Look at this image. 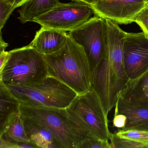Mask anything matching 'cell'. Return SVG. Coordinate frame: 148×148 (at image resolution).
<instances>
[{
  "label": "cell",
  "instance_id": "cell-1",
  "mask_svg": "<svg viewBox=\"0 0 148 148\" xmlns=\"http://www.w3.org/2000/svg\"><path fill=\"white\" fill-rule=\"evenodd\" d=\"M104 52L92 79V88L97 93L106 114L115 107L120 92L129 78L125 69L123 49L126 32L118 24L105 19Z\"/></svg>",
  "mask_w": 148,
  "mask_h": 148
},
{
  "label": "cell",
  "instance_id": "cell-2",
  "mask_svg": "<svg viewBox=\"0 0 148 148\" xmlns=\"http://www.w3.org/2000/svg\"><path fill=\"white\" fill-rule=\"evenodd\" d=\"M43 56L48 76L65 84L78 95L91 90L92 72L89 60L83 47L70 36L60 50Z\"/></svg>",
  "mask_w": 148,
  "mask_h": 148
},
{
  "label": "cell",
  "instance_id": "cell-3",
  "mask_svg": "<svg viewBox=\"0 0 148 148\" xmlns=\"http://www.w3.org/2000/svg\"><path fill=\"white\" fill-rule=\"evenodd\" d=\"M7 86L21 104L32 107L66 109L78 95L65 84L49 76L33 84Z\"/></svg>",
  "mask_w": 148,
  "mask_h": 148
},
{
  "label": "cell",
  "instance_id": "cell-4",
  "mask_svg": "<svg viewBox=\"0 0 148 148\" xmlns=\"http://www.w3.org/2000/svg\"><path fill=\"white\" fill-rule=\"evenodd\" d=\"M9 52L7 62L0 70V82L7 86L33 84L48 76L44 56L29 45Z\"/></svg>",
  "mask_w": 148,
  "mask_h": 148
},
{
  "label": "cell",
  "instance_id": "cell-5",
  "mask_svg": "<svg viewBox=\"0 0 148 148\" xmlns=\"http://www.w3.org/2000/svg\"><path fill=\"white\" fill-rule=\"evenodd\" d=\"M20 111L48 129L62 148H79L87 137L79 126L69 116L66 109L36 107L21 104Z\"/></svg>",
  "mask_w": 148,
  "mask_h": 148
},
{
  "label": "cell",
  "instance_id": "cell-6",
  "mask_svg": "<svg viewBox=\"0 0 148 148\" xmlns=\"http://www.w3.org/2000/svg\"><path fill=\"white\" fill-rule=\"evenodd\" d=\"M66 110L87 137L110 140L112 133L109 130L108 116L93 88L86 93L77 95Z\"/></svg>",
  "mask_w": 148,
  "mask_h": 148
},
{
  "label": "cell",
  "instance_id": "cell-7",
  "mask_svg": "<svg viewBox=\"0 0 148 148\" xmlns=\"http://www.w3.org/2000/svg\"><path fill=\"white\" fill-rule=\"evenodd\" d=\"M94 14L91 6L74 1L61 3L46 13L34 19L41 27L64 32H71L89 20Z\"/></svg>",
  "mask_w": 148,
  "mask_h": 148
},
{
  "label": "cell",
  "instance_id": "cell-8",
  "mask_svg": "<svg viewBox=\"0 0 148 148\" xmlns=\"http://www.w3.org/2000/svg\"><path fill=\"white\" fill-rule=\"evenodd\" d=\"M106 34L105 19L95 15L68 34L75 42L84 48L90 64L92 79L103 55Z\"/></svg>",
  "mask_w": 148,
  "mask_h": 148
},
{
  "label": "cell",
  "instance_id": "cell-9",
  "mask_svg": "<svg viewBox=\"0 0 148 148\" xmlns=\"http://www.w3.org/2000/svg\"><path fill=\"white\" fill-rule=\"evenodd\" d=\"M123 57L129 80L138 77L148 69V38L143 32H126Z\"/></svg>",
  "mask_w": 148,
  "mask_h": 148
},
{
  "label": "cell",
  "instance_id": "cell-10",
  "mask_svg": "<svg viewBox=\"0 0 148 148\" xmlns=\"http://www.w3.org/2000/svg\"><path fill=\"white\" fill-rule=\"evenodd\" d=\"M145 0H99L92 7L95 15L118 24L134 22L136 15L147 5Z\"/></svg>",
  "mask_w": 148,
  "mask_h": 148
},
{
  "label": "cell",
  "instance_id": "cell-11",
  "mask_svg": "<svg viewBox=\"0 0 148 148\" xmlns=\"http://www.w3.org/2000/svg\"><path fill=\"white\" fill-rule=\"evenodd\" d=\"M115 108V113L123 114L127 118L122 130L148 131V105L134 104L119 96Z\"/></svg>",
  "mask_w": 148,
  "mask_h": 148
},
{
  "label": "cell",
  "instance_id": "cell-12",
  "mask_svg": "<svg viewBox=\"0 0 148 148\" xmlns=\"http://www.w3.org/2000/svg\"><path fill=\"white\" fill-rule=\"evenodd\" d=\"M68 37L65 32L41 27L29 45L42 55H47L62 48Z\"/></svg>",
  "mask_w": 148,
  "mask_h": 148
},
{
  "label": "cell",
  "instance_id": "cell-13",
  "mask_svg": "<svg viewBox=\"0 0 148 148\" xmlns=\"http://www.w3.org/2000/svg\"><path fill=\"white\" fill-rule=\"evenodd\" d=\"M23 116L26 132L31 143L38 148H62L48 129L29 118Z\"/></svg>",
  "mask_w": 148,
  "mask_h": 148
},
{
  "label": "cell",
  "instance_id": "cell-14",
  "mask_svg": "<svg viewBox=\"0 0 148 148\" xmlns=\"http://www.w3.org/2000/svg\"><path fill=\"white\" fill-rule=\"evenodd\" d=\"M120 97L138 105H148V68L138 77L127 82Z\"/></svg>",
  "mask_w": 148,
  "mask_h": 148
},
{
  "label": "cell",
  "instance_id": "cell-15",
  "mask_svg": "<svg viewBox=\"0 0 148 148\" xmlns=\"http://www.w3.org/2000/svg\"><path fill=\"white\" fill-rule=\"evenodd\" d=\"M60 3L59 0H27L18 11V19L22 24L32 22L34 19L46 13Z\"/></svg>",
  "mask_w": 148,
  "mask_h": 148
},
{
  "label": "cell",
  "instance_id": "cell-16",
  "mask_svg": "<svg viewBox=\"0 0 148 148\" xmlns=\"http://www.w3.org/2000/svg\"><path fill=\"white\" fill-rule=\"evenodd\" d=\"M0 129H2L9 119L20 112V103L12 94L8 87L0 82Z\"/></svg>",
  "mask_w": 148,
  "mask_h": 148
},
{
  "label": "cell",
  "instance_id": "cell-17",
  "mask_svg": "<svg viewBox=\"0 0 148 148\" xmlns=\"http://www.w3.org/2000/svg\"><path fill=\"white\" fill-rule=\"evenodd\" d=\"M0 136L15 143H31L27 135L23 116L20 111L9 119L5 125L0 129Z\"/></svg>",
  "mask_w": 148,
  "mask_h": 148
},
{
  "label": "cell",
  "instance_id": "cell-18",
  "mask_svg": "<svg viewBox=\"0 0 148 148\" xmlns=\"http://www.w3.org/2000/svg\"><path fill=\"white\" fill-rule=\"evenodd\" d=\"M118 136L130 139L141 143L148 148V131L138 130H123L118 129L115 133Z\"/></svg>",
  "mask_w": 148,
  "mask_h": 148
},
{
  "label": "cell",
  "instance_id": "cell-19",
  "mask_svg": "<svg viewBox=\"0 0 148 148\" xmlns=\"http://www.w3.org/2000/svg\"><path fill=\"white\" fill-rule=\"evenodd\" d=\"M110 140L111 148H148L141 143L119 137L116 133H111Z\"/></svg>",
  "mask_w": 148,
  "mask_h": 148
},
{
  "label": "cell",
  "instance_id": "cell-20",
  "mask_svg": "<svg viewBox=\"0 0 148 148\" xmlns=\"http://www.w3.org/2000/svg\"><path fill=\"white\" fill-rule=\"evenodd\" d=\"M79 148H111L109 140H103L93 137H87Z\"/></svg>",
  "mask_w": 148,
  "mask_h": 148
},
{
  "label": "cell",
  "instance_id": "cell-21",
  "mask_svg": "<svg viewBox=\"0 0 148 148\" xmlns=\"http://www.w3.org/2000/svg\"><path fill=\"white\" fill-rule=\"evenodd\" d=\"M15 9L13 5L4 0H0V30L4 27L13 11Z\"/></svg>",
  "mask_w": 148,
  "mask_h": 148
},
{
  "label": "cell",
  "instance_id": "cell-22",
  "mask_svg": "<svg viewBox=\"0 0 148 148\" xmlns=\"http://www.w3.org/2000/svg\"><path fill=\"white\" fill-rule=\"evenodd\" d=\"M134 22L138 25L148 38V3L136 15L134 19Z\"/></svg>",
  "mask_w": 148,
  "mask_h": 148
},
{
  "label": "cell",
  "instance_id": "cell-23",
  "mask_svg": "<svg viewBox=\"0 0 148 148\" xmlns=\"http://www.w3.org/2000/svg\"><path fill=\"white\" fill-rule=\"evenodd\" d=\"M127 118L125 115L115 113L113 119V125L118 129H123L126 124Z\"/></svg>",
  "mask_w": 148,
  "mask_h": 148
},
{
  "label": "cell",
  "instance_id": "cell-24",
  "mask_svg": "<svg viewBox=\"0 0 148 148\" xmlns=\"http://www.w3.org/2000/svg\"><path fill=\"white\" fill-rule=\"evenodd\" d=\"M0 148H18V143H15L3 136H0Z\"/></svg>",
  "mask_w": 148,
  "mask_h": 148
},
{
  "label": "cell",
  "instance_id": "cell-25",
  "mask_svg": "<svg viewBox=\"0 0 148 148\" xmlns=\"http://www.w3.org/2000/svg\"><path fill=\"white\" fill-rule=\"evenodd\" d=\"M9 56V52L5 51H0V70H1L6 64Z\"/></svg>",
  "mask_w": 148,
  "mask_h": 148
},
{
  "label": "cell",
  "instance_id": "cell-26",
  "mask_svg": "<svg viewBox=\"0 0 148 148\" xmlns=\"http://www.w3.org/2000/svg\"><path fill=\"white\" fill-rule=\"evenodd\" d=\"M76 2H81L89 5L90 6L92 7L96 5L98 2L99 0H72Z\"/></svg>",
  "mask_w": 148,
  "mask_h": 148
},
{
  "label": "cell",
  "instance_id": "cell-27",
  "mask_svg": "<svg viewBox=\"0 0 148 148\" xmlns=\"http://www.w3.org/2000/svg\"><path fill=\"white\" fill-rule=\"evenodd\" d=\"M8 43H6L3 40L2 38V34H1V38H0V51H5L6 48L8 47Z\"/></svg>",
  "mask_w": 148,
  "mask_h": 148
},
{
  "label": "cell",
  "instance_id": "cell-28",
  "mask_svg": "<svg viewBox=\"0 0 148 148\" xmlns=\"http://www.w3.org/2000/svg\"><path fill=\"white\" fill-rule=\"evenodd\" d=\"M27 0H15L13 6L15 8L21 6Z\"/></svg>",
  "mask_w": 148,
  "mask_h": 148
},
{
  "label": "cell",
  "instance_id": "cell-29",
  "mask_svg": "<svg viewBox=\"0 0 148 148\" xmlns=\"http://www.w3.org/2000/svg\"><path fill=\"white\" fill-rule=\"evenodd\" d=\"M4 1L8 2V3H10V4H12V5H13L14 2H15V0H4Z\"/></svg>",
  "mask_w": 148,
  "mask_h": 148
},
{
  "label": "cell",
  "instance_id": "cell-30",
  "mask_svg": "<svg viewBox=\"0 0 148 148\" xmlns=\"http://www.w3.org/2000/svg\"><path fill=\"white\" fill-rule=\"evenodd\" d=\"M145 1H146V2H147V3H148V0H145Z\"/></svg>",
  "mask_w": 148,
  "mask_h": 148
},
{
  "label": "cell",
  "instance_id": "cell-31",
  "mask_svg": "<svg viewBox=\"0 0 148 148\" xmlns=\"http://www.w3.org/2000/svg\"></svg>",
  "mask_w": 148,
  "mask_h": 148
}]
</instances>
